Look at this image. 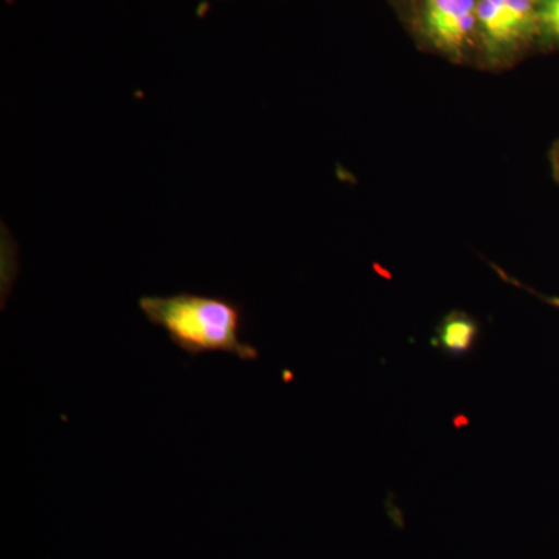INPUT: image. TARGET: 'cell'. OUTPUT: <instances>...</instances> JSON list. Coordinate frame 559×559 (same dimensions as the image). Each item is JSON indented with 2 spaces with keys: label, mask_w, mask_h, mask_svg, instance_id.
Wrapping results in <instances>:
<instances>
[{
  "label": "cell",
  "mask_w": 559,
  "mask_h": 559,
  "mask_svg": "<svg viewBox=\"0 0 559 559\" xmlns=\"http://www.w3.org/2000/svg\"><path fill=\"white\" fill-rule=\"evenodd\" d=\"M479 0H421L418 27L432 49L451 61L469 60L479 51Z\"/></svg>",
  "instance_id": "3957f363"
},
{
  "label": "cell",
  "mask_w": 559,
  "mask_h": 559,
  "mask_svg": "<svg viewBox=\"0 0 559 559\" xmlns=\"http://www.w3.org/2000/svg\"><path fill=\"white\" fill-rule=\"evenodd\" d=\"M139 308L150 323L167 331L173 344L191 358L229 353L242 360L259 359V349L241 341L245 311L238 301L178 293L140 297Z\"/></svg>",
  "instance_id": "6da1fadb"
},
{
  "label": "cell",
  "mask_w": 559,
  "mask_h": 559,
  "mask_svg": "<svg viewBox=\"0 0 559 559\" xmlns=\"http://www.w3.org/2000/svg\"><path fill=\"white\" fill-rule=\"evenodd\" d=\"M539 38L559 46V0H536Z\"/></svg>",
  "instance_id": "5b68a950"
},
{
  "label": "cell",
  "mask_w": 559,
  "mask_h": 559,
  "mask_svg": "<svg viewBox=\"0 0 559 559\" xmlns=\"http://www.w3.org/2000/svg\"><path fill=\"white\" fill-rule=\"evenodd\" d=\"M479 322L462 311H452L441 320L432 344L451 356L469 353L479 337Z\"/></svg>",
  "instance_id": "277c9868"
},
{
  "label": "cell",
  "mask_w": 559,
  "mask_h": 559,
  "mask_svg": "<svg viewBox=\"0 0 559 559\" xmlns=\"http://www.w3.org/2000/svg\"><path fill=\"white\" fill-rule=\"evenodd\" d=\"M479 53L488 68L503 69L539 38L536 0H479Z\"/></svg>",
  "instance_id": "7a4b0ae2"
},
{
  "label": "cell",
  "mask_w": 559,
  "mask_h": 559,
  "mask_svg": "<svg viewBox=\"0 0 559 559\" xmlns=\"http://www.w3.org/2000/svg\"><path fill=\"white\" fill-rule=\"evenodd\" d=\"M549 159L551 175H554V179L557 180V183L559 186V140L557 143H555L554 146H551Z\"/></svg>",
  "instance_id": "8992f818"
},
{
  "label": "cell",
  "mask_w": 559,
  "mask_h": 559,
  "mask_svg": "<svg viewBox=\"0 0 559 559\" xmlns=\"http://www.w3.org/2000/svg\"><path fill=\"white\" fill-rule=\"evenodd\" d=\"M544 300H546L547 304H550L551 307L558 308L559 310V297H546Z\"/></svg>",
  "instance_id": "52a82bcc"
}]
</instances>
